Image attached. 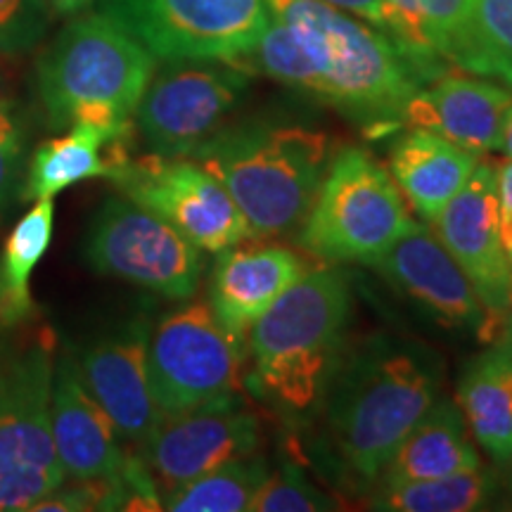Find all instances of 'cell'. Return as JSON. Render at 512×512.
<instances>
[{"label":"cell","mask_w":512,"mask_h":512,"mask_svg":"<svg viewBox=\"0 0 512 512\" xmlns=\"http://www.w3.org/2000/svg\"><path fill=\"white\" fill-rule=\"evenodd\" d=\"M157 57L105 10L76 17L38 60V93L50 126L133 131L131 119Z\"/></svg>","instance_id":"3957f363"},{"label":"cell","mask_w":512,"mask_h":512,"mask_svg":"<svg viewBox=\"0 0 512 512\" xmlns=\"http://www.w3.org/2000/svg\"><path fill=\"white\" fill-rule=\"evenodd\" d=\"M472 5L475 0H384L380 29L408 60H446Z\"/></svg>","instance_id":"d4e9b609"},{"label":"cell","mask_w":512,"mask_h":512,"mask_svg":"<svg viewBox=\"0 0 512 512\" xmlns=\"http://www.w3.org/2000/svg\"><path fill=\"white\" fill-rule=\"evenodd\" d=\"M446 60L512 88V0H475Z\"/></svg>","instance_id":"484cf974"},{"label":"cell","mask_w":512,"mask_h":512,"mask_svg":"<svg viewBox=\"0 0 512 512\" xmlns=\"http://www.w3.org/2000/svg\"><path fill=\"white\" fill-rule=\"evenodd\" d=\"M479 467L463 413L451 401H434L418 425L408 432L384 467V484L437 479Z\"/></svg>","instance_id":"603a6c76"},{"label":"cell","mask_w":512,"mask_h":512,"mask_svg":"<svg viewBox=\"0 0 512 512\" xmlns=\"http://www.w3.org/2000/svg\"><path fill=\"white\" fill-rule=\"evenodd\" d=\"M252 512H320L335 510L332 498L325 496L318 486L294 470H283L278 475H268V479L256 491Z\"/></svg>","instance_id":"f1b7e54d"},{"label":"cell","mask_w":512,"mask_h":512,"mask_svg":"<svg viewBox=\"0 0 512 512\" xmlns=\"http://www.w3.org/2000/svg\"><path fill=\"white\" fill-rule=\"evenodd\" d=\"M460 413L472 437L498 465L512 463V339L467 366L458 384Z\"/></svg>","instance_id":"7402d4cb"},{"label":"cell","mask_w":512,"mask_h":512,"mask_svg":"<svg viewBox=\"0 0 512 512\" xmlns=\"http://www.w3.org/2000/svg\"><path fill=\"white\" fill-rule=\"evenodd\" d=\"M432 223L441 245L470 278L498 337L508 316L512 273L498 228L496 166L479 162Z\"/></svg>","instance_id":"5bb4252c"},{"label":"cell","mask_w":512,"mask_h":512,"mask_svg":"<svg viewBox=\"0 0 512 512\" xmlns=\"http://www.w3.org/2000/svg\"><path fill=\"white\" fill-rule=\"evenodd\" d=\"M27 131L17 107L0 100V216L19 197V171H22Z\"/></svg>","instance_id":"4dcf8cb0"},{"label":"cell","mask_w":512,"mask_h":512,"mask_svg":"<svg viewBox=\"0 0 512 512\" xmlns=\"http://www.w3.org/2000/svg\"><path fill=\"white\" fill-rule=\"evenodd\" d=\"M50 422L57 458L67 479L93 482L119 475L126 453L119 446V432L105 408L83 384L72 356L55 361Z\"/></svg>","instance_id":"e0dca14e"},{"label":"cell","mask_w":512,"mask_h":512,"mask_svg":"<svg viewBox=\"0 0 512 512\" xmlns=\"http://www.w3.org/2000/svg\"><path fill=\"white\" fill-rule=\"evenodd\" d=\"M93 0H48L50 10L55 15H64V17H72V15H81L83 10L91 8Z\"/></svg>","instance_id":"836d02e7"},{"label":"cell","mask_w":512,"mask_h":512,"mask_svg":"<svg viewBox=\"0 0 512 512\" xmlns=\"http://www.w3.org/2000/svg\"><path fill=\"white\" fill-rule=\"evenodd\" d=\"M489 494V475L475 467L448 477L382 484L373 498V508L387 512H472L484 508Z\"/></svg>","instance_id":"83f0119b"},{"label":"cell","mask_w":512,"mask_h":512,"mask_svg":"<svg viewBox=\"0 0 512 512\" xmlns=\"http://www.w3.org/2000/svg\"><path fill=\"white\" fill-rule=\"evenodd\" d=\"M57 337L36 318L0 330V512L31 510L67 482L53 441Z\"/></svg>","instance_id":"8992f818"},{"label":"cell","mask_w":512,"mask_h":512,"mask_svg":"<svg viewBox=\"0 0 512 512\" xmlns=\"http://www.w3.org/2000/svg\"><path fill=\"white\" fill-rule=\"evenodd\" d=\"M512 93L467 74H448L430 88H418L401 107L399 121L437 133L472 152L501 150L503 121Z\"/></svg>","instance_id":"d6986e66"},{"label":"cell","mask_w":512,"mask_h":512,"mask_svg":"<svg viewBox=\"0 0 512 512\" xmlns=\"http://www.w3.org/2000/svg\"><path fill=\"white\" fill-rule=\"evenodd\" d=\"M510 273H512V254H510ZM503 335L512 339V283H510V306H508V316H505Z\"/></svg>","instance_id":"d590c367"},{"label":"cell","mask_w":512,"mask_h":512,"mask_svg":"<svg viewBox=\"0 0 512 512\" xmlns=\"http://www.w3.org/2000/svg\"><path fill=\"white\" fill-rule=\"evenodd\" d=\"M48 0H0V53H29L50 24Z\"/></svg>","instance_id":"f546056e"},{"label":"cell","mask_w":512,"mask_h":512,"mask_svg":"<svg viewBox=\"0 0 512 512\" xmlns=\"http://www.w3.org/2000/svg\"><path fill=\"white\" fill-rule=\"evenodd\" d=\"M259 437V418L238 394H228L164 415L150 437L140 441V458L159 489L169 494L230 460L252 456Z\"/></svg>","instance_id":"4fadbf2b"},{"label":"cell","mask_w":512,"mask_h":512,"mask_svg":"<svg viewBox=\"0 0 512 512\" xmlns=\"http://www.w3.org/2000/svg\"><path fill=\"white\" fill-rule=\"evenodd\" d=\"M351 316V290L337 268H306L302 278L249 330L254 380L290 411H309L335 375Z\"/></svg>","instance_id":"5b68a950"},{"label":"cell","mask_w":512,"mask_h":512,"mask_svg":"<svg viewBox=\"0 0 512 512\" xmlns=\"http://www.w3.org/2000/svg\"><path fill=\"white\" fill-rule=\"evenodd\" d=\"M306 271L290 247L240 242L219 252L209 285V306L223 328L245 339L252 325Z\"/></svg>","instance_id":"ac0fdd59"},{"label":"cell","mask_w":512,"mask_h":512,"mask_svg":"<svg viewBox=\"0 0 512 512\" xmlns=\"http://www.w3.org/2000/svg\"><path fill=\"white\" fill-rule=\"evenodd\" d=\"M501 150H503L508 157H512V105L508 107V114H505V121H503Z\"/></svg>","instance_id":"e575fe53"},{"label":"cell","mask_w":512,"mask_h":512,"mask_svg":"<svg viewBox=\"0 0 512 512\" xmlns=\"http://www.w3.org/2000/svg\"><path fill=\"white\" fill-rule=\"evenodd\" d=\"M328 387L330 434L339 458L361 479H377L437 401V370L420 349L377 339Z\"/></svg>","instance_id":"277c9868"},{"label":"cell","mask_w":512,"mask_h":512,"mask_svg":"<svg viewBox=\"0 0 512 512\" xmlns=\"http://www.w3.org/2000/svg\"><path fill=\"white\" fill-rule=\"evenodd\" d=\"M330 136L309 126L247 124L190 152L230 192L254 238L302 228L330 166Z\"/></svg>","instance_id":"7a4b0ae2"},{"label":"cell","mask_w":512,"mask_h":512,"mask_svg":"<svg viewBox=\"0 0 512 512\" xmlns=\"http://www.w3.org/2000/svg\"><path fill=\"white\" fill-rule=\"evenodd\" d=\"M323 3L335 5V8L349 12V15L366 19L373 27H380L384 0H323Z\"/></svg>","instance_id":"d6a6232c"},{"label":"cell","mask_w":512,"mask_h":512,"mask_svg":"<svg viewBox=\"0 0 512 512\" xmlns=\"http://www.w3.org/2000/svg\"><path fill=\"white\" fill-rule=\"evenodd\" d=\"M247 83L249 72L233 62L166 60L136 110L145 143L157 155H190L221 131Z\"/></svg>","instance_id":"8fae6325"},{"label":"cell","mask_w":512,"mask_h":512,"mask_svg":"<svg viewBox=\"0 0 512 512\" xmlns=\"http://www.w3.org/2000/svg\"><path fill=\"white\" fill-rule=\"evenodd\" d=\"M131 133L102 131L95 126H72L60 138L46 140L29 159L27 181L19 190L22 202L55 200L69 185L88 178H112L128 159Z\"/></svg>","instance_id":"44dd1931"},{"label":"cell","mask_w":512,"mask_h":512,"mask_svg":"<svg viewBox=\"0 0 512 512\" xmlns=\"http://www.w3.org/2000/svg\"><path fill=\"white\" fill-rule=\"evenodd\" d=\"M496 195H498V228L508 256L512 254V157L496 166Z\"/></svg>","instance_id":"1f68e13d"},{"label":"cell","mask_w":512,"mask_h":512,"mask_svg":"<svg viewBox=\"0 0 512 512\" xmlns=\"http://www.w3.org/2000/svg\"><path fill=\"white\" fill-rule=\"evenodd\" d=\"M411 223L392 174L366 150L349 147L330 162L299 245L328 264L370 266Z\"/></svg>","instance_id":"52a82bcc"},{"label":"cell","mask_w":512,"mask_h":512,"mask_svg":"<svg viewBox=\"0 0 512 512\" xmlns=\"http://www.w3.org/2000/svg\"><path fill=\"white\" fill-rule=\"evenodd\" d=\"M370 266L377 268L396 290L432 313L439 323L477 332L484 342L496 339L470 278L425 223L413 221Z\"/></svg>","instance_id":"9a60e30c"},{"label":"cell","mask_w":512,"mask_h":512,"mask_svg":"<svg viewBox=\"0 0 512 512\" xmlns=\"http://www.w3.org/2000/svg\"><path fill=\"white\" fill-rule=\"evenodd\" d=\"M271 24L233 64L311 93L349 117L384 126L418 91L389 36L323 0H266Z\"/></svg>","instance_id":"6da1fadb"},{"label":"cell","mask_w":512,"mask_h":512,"mask_svg":"<svg viewBox=\"0 0 512 512\" xmlns=\"http://www.w3.org/2000/svg\"><path fill=\"white\" fill-rule=\"evenodd\" d=\"M88 266L164 299H188L200 287L202 249L169 221L128 197L102 204L83 247Z\"/></svg>","instance_id":"ba28073f"},{"label":"cell","mask_w":512,"mask_h":512,"mask_svg":"<svg viewBox=\"0 0 512 512\" xmlns=\"http://www.w3.org/2000/svg\"><path fill=\"white\" fill-rule=\"evenodd\" d=\"M105 12L159 60L235 62L273 19L266 0H105Z\"/></svg>","instance_id":"30bf717a"},{"label":"cell","mask_w":512,"mask_h":512,"mask_svg":"<svg viewBox=\"0 0 512 512\" xmlns=\"http://www.w3.org/2000/svg\"><path fill=\"white\" fill-rule=\"evenodd\" d=\"M268 475L271 472L261 458L230 460L207 475L176 486L164 496L162 505L171 512H245Z\"/></svg>","instance_id":"4316f807"},{"label":"cell","mask_w":512,"mask_h":512,"mask_svg":"<svg viewBox=\"0 0 512 512\" xmlns=\"http://www.w3.org/2000/svg\"><path fill=\"white\" fill-rule=\"evenodd\" d=\"M477 164V152L425 128H413L392 147L389 174L411 202L415 214L425 223H432L453 195L470 181Z\"/></svg>","instance_id":"ffe728a7"},{"label":"cell","mask_w":512,"mask_h":512,"mask_svg":"<svg viewBox=\"0 0 512 512\" xmlns=\"http://www.w3.org/2000/svg\"><path fill=\"white\" fill-rule=\"evenodd\" d=\"M112 183L128 200L143 204L181 230L202 252L219 254L254 238L223 183L188 155L166 157L155 152L128 159Z\"/></svg>","instance_id":"7c38bea8"},{"label":"cell","mask_w":512,"mask_h":512,"mask_svg":"<svg viewBox=\"0 0 512 512\" xmlns=\"http://www.w3.org/2000/svg\"><path fill=\"white\" fill-rule=\"evenodd\" d=\"M53 200L34 202L0 247V330L38 318L29 278L53 240Z\"/></svg>","instance_id":"cb8c5ba5"},{"label":"cell","mask_w":512,"mask_h":512,"mask_svg":"<svg viewBox=\"0 0 512 512\" xmlns=\"http://www.w3.org/2000/svg\"><path fill=\"white\" fill-rule=\"evenodd\" d=\"M242 339L223 328L209 302L159 320L147 342V370L159 411L174 415L242 387Z\"/></svg>","instance_id":"9c48e42d"},{"label":"cell","mask_w":512,"mask_h":512,"mask_svg":"<svg viewBox=\"0 0 512 512\" xmlns=\"http://www.w3.org/2000/svg\"><path fill=\"white\" fill-rule=\"evenodd\" d=\"M147 342V323L133 320L126 328L93 342L76 361L88 392L110 415L119 437L133 444L150 437L164 418L152 394Z\"/></svg>","instance_id":"2e32d148"}]
</instances>
